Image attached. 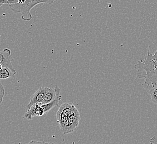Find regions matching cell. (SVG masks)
<instances>
[{"label": "cell", "mask_w": 157, "mask_h": 144, "mask_svg": "<svg viewBox=\"0 0 157 144\" xmlns=\"http://www.w3.org/2000/svg\"><path fill=\"white\" fill-rule=\"evenodd\" d=\"M11 51L8 48H5L0 52V65L2 67H7L16 72L12 64Z\"/></svg>", "instance_id": "4"}, {"label": "cell", "mask_w": 157, "mask_h": 144, "mask_svg": "<svg viewBox=\"0 0 157 144\" xmlns=\"http://www.w3.org/2000/svg\"><path fill=\"white\" fill-rule=\"evenodd\" d=\"M42 104H36L33 105L29 109H27L25 117L28 120H31L35 117H42L45 114L42 108Z\"/></svg>", "instance_id": "5"}, {"label": "cell", "mask_w": 157, "mask_h": 144, "mask_svg": "<svg viewBox=\"0 0 157 144\" xmlns=\"http://www.w3.org/2000/svg\"><path fill=\"white\" fill-rule=\"evenodd\" d=\"M60 89L58 87H56L55 88H50L48 92L46 94L44 100L43 101L42 104H47L54 100L60 94Z\"/></svg>", "instance_id": "6"}, {"label": "cell", "mask_w": 157, "mask_h": 144, "mask_svg": "<svg viewBox=\"0 0 157 144\" xmlns=\"http://www.w3.org/2000/svg\"><path fill=\"white\" fill-rule=\"evenodd\" d=\"M16 74V72H13L11 69L7 67H2L0 69V78L1 79H6L7 78L13 77Z\"/></svg>", "instance_id": "8"}, {"label": "cell", "mask_w": 157, "mask_h": 144, "mask_svg": "<svg viewBox=\"0 0 157 144\" xmlns=\"http://www.w3.org/2000/svg\"><path fill=\"white\" fill-rule=\"evenodd\" d=\"M151 89L149 90V94L151 96L152 102L157 104V83L151 85Z\"/></svg>", "instance_id": "9"}, {"label": "cell", "mask_w": 157, "mask_h": 144, "mask_svg": "<svg viewBox=\"0 0 157 144\" xmlns=\"http://www.w3.org/2000/svg\"><path fill=\"white\" fill-rule=\"evenodd\" d=\"M151 47L148 48V54L144 60H139L134 66L137 70L138 78H144L143 87L145 89L151 85L157 83V50L152 54L150 52Z\"/></svg>", "instance_id": "1"}, {"label": "cell", "mask_w": 157, "mask_h": 144, "mask_svg": "<svg viewBox=\"0 0 157 144\" xmlns=\"http://www.w3.org/2000/svg\"><path fill=\"white\" fill-rule=\"evenodd\" d=\"M48 144H51V143H49V142H48Z\"/></svg>", "instance_id": "15"}, {"label": "cell", "mask_w": 157, "mask_h": 144, "mask_svg": "<svg viewBox=\"0 0 157 144\" xmlns=\"http://www.w3.org/2000/svg\"><path fill=\"white\" fill-rule=\"evenodd\" d=\"M10 0H0V6H2L4 4H7Z\"/></svg>", "instance_id": "14"}, {"label": "cell", "mask_w": 157, "mask_h": 144, "mask_svg": "<svg viewBox=\"0 0 157 144\" xmlns=\"http://www.w3.org/2000/svg\"><path fill=\"white\" fill-rule=\"evenodd\" d=\"M150 144H157V136H153L150 139Z\"/></svg>", "instance_id": "12"}, {"label": "cell", "mask_w": 157, "mask_h": 144, "mask_svg": "<svg viewBox=\"0 0 157 144\" xmlns=\"http://www.w3.org/2000/svg\"><path fill=\"white\" fill-rule=\"evenodd\" d=\"M0 85H1V87H0V98H1V102L0 103L1 104L2 101H3V96L5 95V90L4 89V87L2 85V83H0Z\"/></svg>", "instance_id": "10"}, {"label": "cell", "mask_w": 157, "mask_h": 144, "mask_svg": "<svg viewBox=\"0 0 157 144\" xmlns=\"http://www.w3.org/2000/svg\"><path fill=\"white\" fill-rule=\"evenodd\" d=\"M61 98H62V96L60 95L56 99H55L54 100L52 101L51 102L45 104H42V108L45 111V114L48 113V112L50 111L52 108L56 107V106H59V103Z\"/></svg>", "instance_id": "7"}, {"label": "cell", "mask_w": 157, "mask_h": 144, "mask_svg": "<svg viewBox=\"0 0 157 144\" xmlns=\"http://www.w3.org/2000/svg\"><path fill=\"white\" fill-rule=\"evenodd\" d=\"M57 0H26L24 4L14 3L9 5L10 8L13 12L21 14V18L25 21H30L33 18L30 11L39 4L44 3L51 5Z\"/></svg>", "instance_id": "2"}, {"label": "cell", "mask_w": 157, "mask_h": 144, "mask_svg": "<svg viewBox=\"0 0 157 144\" xmlns=\"http://www.w3.org/2000/svg\"><path fill=\"white\" fill-rule=\"evenodd\" d=\"M48 142H46L45 141H38L31 140L28 144H48Z\"/></svg>", "instance_id": "11"}, {"label": "cell", "mask_w": 157, "mask_h": 144, "mask_svg": "<svg viewBox=\"0 0 157 144\" xmlns=\"http://www.w3.org/2000/svg\"><path fill=\"white\" fill-rule=\"evenodd\" d=\"M18 1L19 0H10L8 2H7V5H11V4H14V3H18Z\"/></svg>", "instance_id": "13"}, {"label": "cell", "mask_w": 157, "mask_h": 144, "mask_svg": "<svg viewBox=\"0 0 157 144\" xmlns=\"http://www.w3.org/2000/svg\"><path fill=\"white\" fill-rule=\"evenodd\" d=\"M50 88L41 87L31 96L30 102L27 105V110L29 109L33 105L36 104H42L45 97L46 94Z\"/></svg>", "instance_id": "3"}]
</instances>
